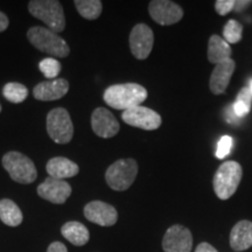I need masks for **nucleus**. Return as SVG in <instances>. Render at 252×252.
Returning <instances> with one entry per match:
<instances>
[{"label": "nucleus", "instance_id": "obj_1", "mask_svg": "<svg viewBox=\"0 0 252 252\" xmlns=\"http://www.w3.org/2000/svg\"><path fill=\"white\" fill-rule=\"evenodd\" d=\"M149 94L138 83L115 84L104 91V102L116 110H128L139 106Z\"/></svg>", "mask_w": 252, "mask_h": 252}, {"label": "nucleus", "instance_id": "obj_2", "mask_svg": "<svg viewBox=\"0 0 252 252\" xmlns=\"http://www.w3.org/2000/svg\"><path fill=\"white\" fill-rule=\"evenodd\" d=\"M27 39L36 49L54 56V59L67 58L70 53L67 42L58 33L47 27L35 26L30 28L27 32Z\"/></svg>", "mask_w": 252, "mask_h": 252}, {"label": "nucleus", "instance_id": "obj_3", "mask_svg": "<svg viewBox=\"0 0 252 252\" xmlns=\"http://www.w3.org/2000/svg\"><path fill=\"white\" fill-rule=\"evenodd\" d=\"M28 11L34 18L45 23L48 30L55 33L64 31V11L58 0H32L28 2Z\"/></svg>", "mask_w": 252, "mask_h": 252}, {"label": "nucleus", "instance_id": "obj_4", "mask_svg": "<svg viewBox=\"0 0 252 252\" xmlns=\"http://www.w3.org/2000/svg\"><path fill=\"white\" fill-rule=\"evenodd\" d=\"M243 169L236 161H226L219 167L214 176V190L220 200H228L241 184Z\"/></svg>", "mask_w": 252, "mask_h": 252}, {"label": "nucleus", "instance_id": "obj_5", "mask_svg": "<svg viewBox=\"0 0 252 252\" xmlns=\"http://www.w3.org/2000/svg\"><path fill=\"white\" fill-rule=\"evenodd\" d=\"M2 166L12 180L18 184H33L37 178L36 167L34 162L27 156L20 152L12 151V152L6 153L2 157Z\"/></svg>", "mask_w": 252, "mask_h": 252}, {"label": "nucleus", "instance_id": "obj_6", "mask_svg": "<svg viewBox=\"0 0 252 252\" xmlns=\"http://www.w3.org/2000/svg\"><path fill=\"white\" fill-rule=\"evenodd\" d=\"M138 175V163L134 159H121L106 169L105 181L116 191H124L133 185Z\"/></svg>", "mask_w": 252, "mask_h": 252}, {"label": "nucleus", "instance_id": "obj_7", "mask_svg": "<svg viewBox=\"0 0 252 252\" xmlns=\"http://www.w3.org/2000/svg\"><path fill=\"white\" fill-rule=\"evenodd\" d=\"M47 132L50 139L56 144L70 143L74 135L70 115L64 108H55L47 116Z\"/></svg>", "mask_w": 252, "mask_h": 252}, {"label": "nucleus", "instance_id": "obj_8", "mask_svg": "<svg viewBox=\"0 0 252 252\" xmlns=\"http://www.w3.org/2000/svg\"><path fill=\"white\" fill-rule=\"evenodd\" d=\"M122 119L126 124L133 127L143 128L146 131H153L161 125V116L154 110L146 106H135V108L125 110L122 113Z\"/></svg>", "mask_w": 252, "mask_h": 252}, {"label": "nucleus", "instance_id": "obj_9", "mask_svg": "<svg viewBox=\"0 0 252 252\" xmlns=\"http://www.w3.org/2000/svg\"><path fill=\"white\" fill-rule=\"evenodd\" d=\"M149 13L157 24L162 26L174 25L184 18V9L180 5L169 0H153L149 5Z\"/></svg>", "mask_w": 252, "mask_h": 252}, {"label": "nucleus", "instance_id": "obj_10", "mask_svg": "<svg viewBox=\"0 0 252 252\" xmlns=\"http://www.w3.org/2000/svg\"><path fill=\"white\" fill-rule=\"evenodd\" d=\"M154 43L153 31L145 24H138L130 33V48L138 60H146L152 52Z\"/></svg>", "mask_w": 252, "mask_h": 252}, {"label": "nucleus", "instance_id": "obj_11", "mask_svg": "<svg viewBox=\"0 0 252 252\" xmlns=\"http://www.w3.org/2000/svg\"><path fill=\"white\" fill-rule=\"evenodd\" d=\"M193 248V235L184 225L175 224L167 229L162 239L165 252H190Z\"/></svg>", "mask_w": 252, "mask_h": 252}, {"label": "nucleus", "instance_id": "obj_12", "mask_svg": "<svg viewBox=\"0 0 252 252\" xmlns=\"http://www.w3.org/2000/svg\"><path fill=\"white\" fill-rule=\"evenodd\" d=\"M84 216L88 220L100 226H112L118 220L116 208L103 201H91L88 203L84 207Z\"/></svg>", "mask_w": 252, "mask_h": 252}, {"label": "nucleus", "instance_id": "obj_13", "mask_svg": "<svg viewBox=\"0 0 252 252\" xmlns=\"http://www.w3.org/2000/svg\"><path fill=\"white\" fill-rule=\"evenodd\" d=\"M36 191L37 195L46 201L55 204H63L71 195L72 188L65 180H58L49 176L37 187Z\"/></svg>", "mask_w": 252, "mask_h": 252}, {"label": "nucleus", "instance_id": "obj_14", "mask_svg": "<svg viewBox=\"0 0 252 252\" xmlns=\"http://www.w3.org/2000/svg\"><path fill=\"white\" fill-rule=\"evenodd\" d=\"M91 127L100 138H112L119 132V123L105 108H97L91 115Z\"/></svg>", "mask_w": 252, "mask_h": 252}, {"label": "nucleus", "instance_id": "obj_15", "mask_svg": "<svg viewBox=\"0 0 252 252\" xmlns=\"http://www.w3.org/2000/svg\"><path fill=\"white\" fill-rule=\"evenodd\" d=\"M69 90V83L64 78H55L41 82L33 89V96L37 100L50 102L62 98L67 94Z\"/></svg>", "mask_w": 252, "mask_h": 252}, {"label": "nucleus", "instance_id": "obj_16", "mask_svg": "<svg viewBox=\"0 0 252 252\" xmlns=\"http://www.w3.org/2000/svg\"><path fill=\"white\" fill-rule=\"evenodd\" d=\"M235 68L236 63L232 59H229L226 61L215 65L209 82L210 91L214 94H220L226 90V88H228L230 83V80H231L232 74L235 71Z\"/></svg>", "mask_w": 252, "mask_h": 252}, {"label": "nucleus", "instance_id": "obj_17", "mask_svg": "<svg viewBox=\"0 0 252 252\" xmlns=\"http://www.w3.org/2000/svg\"><path fill=\"white\" fill-rule=\"evenodd\" d=\"M47 173L50 178L58 179V180H65L68 178H74L80 172V167L71 160L64 157L52 158L46 165Z\"/></svg>", "mask_w": 252, "mask_h": 252}, {"label": "nucleus", "instance_id": "obj_18", "mask_svg": "<svg viewBox=\"0 0 252 252\" xmlns=\"http://www.w3.org/2000/svg\"><path fill=\"white\" fill-rule=\"evenodd\" d=\"M230 247L235 251H244L252 247V222L239 220L230 232Z\"/></svg>", "mask_w": 252, "mask_h": 252}, {"label": "nucleus", "instance_id": "obj_19", "mask_svg": "<svg viewBox=\"0 0 252 252\" xmlns=\"http://www.w3.org/2000/svg\"><path fill=\"white\" fill-rule=\"evenodd\" d=\"M63 237L75 247H83L90 239V232L88 228L77 220H70L63 224L61 228Z\"/></svg>", "mask_w": 252, "mask_h": 252}, {"label": "nucleus", "instance_id": "obj_20", "mask_svg": "<svg viewBox=\"0 0 252 252\" xmlns=\"http://www.w3.org/2000/svg\"><path fill=\"white\" fill-rule=\"evenodd\" d=\"M231 47L226 43L224 39L219 35H212L208 42V60L213 64H220V63L231 59Z\"/></svg>", "mask_w": 252, "mask_h": 252}, {"label": "nucleus", "instance_id": "obj_21", "mask_svg": "<svg viewBox=\"0 0 252 252\" xmlns=\"http://www.w3.org/2000/svg\"><path fill=\"white\" fill-rule=\"evenodd\" d=\"M0 220L8 226H18L23 223L24 215L20 208L9 198L0 200Z\"/></svg>", "mask_w": 252, "mask_h": 252}, {"label": "nucleus", "instance_id": "obj_22", "mask_svg": "<svg viewBox=\"0 0 252 252\" xmlns=\"http://www.w3.org/2000/svg\"><path fill=\"white\" fill-rule=\"evenodd\" d=\"M74 4L81 17L87 20H96L102 14L103 4L99 0H75Z\"/></svg>", "mask_w": 252, "mask_h": 252}, {"label": "nucleus", "instance_id": "obj_23", "mask_svg": "<svg viewBox=\"0 0 252 252\" xmlns=\"http://www.w3.org/2000/svg\"><path fill=\"white\" fill-rule=\"evenodd\" d=\"M2 94L8 102L18 104L23 103L28 96V90L24 84L18 82H9L2 88Z\"/></svg>", "mask_w": 252, "mask_h": 252}, {"label": "nucleus", "instance_id": "obj_24", "mask_svg": "<svg viewBox=\"0 0 252 252\" xmlns=\"http://www.w3.org/2000/svg\"><path fill=\"white\" fill-rule=\"evenodd\" d=\"M251 100H252V94L250 91V88H243L239 91L237 99L232 105V111L236 115V117L238 119L243 118L250 112L251 109Z\"/></svg>", "mask_w": 252, "mask_h": 252}, {"label": "nucleus", "instance_id": "obj_25", "mask_svg": "<svg viewBox=\"0 0 252 252\" xmlns=\"http://www.w3.org/2000/svg\"><path fill=\"white\" fill-rule=\"evenodd\" d=\"M223 36L224 41L229 45L238 43L243 37V26L236 20H229L223 28Z\"/></svg>", "mask_w": 252, "mask_h": 252}, {"label": "nucleus", "instance_id": "obj_26", "mask_svg": "<svg viewBox=\"0 0 252 252\" xmlns=\"http://www.w3.org/2000/svg\"><path fill=\"white\" fill-rule=\"evenodd\" d=\"M39 69L46 78H48V80H55L59 76L60 71H61L62 65L60 61H58L54 58H46L40 61Z\"/></svg>", "mask_w": 252, "mask_h": 252}, {"label": "nucleus", "instance_id": "obj_27", "mask_svg": "<svg viewBox=\"0 0 252 252\" xmlns=\"http://www.w3.org/2000/svg\"><path fill=\"white\" fill-rule=\"evenodd\" d=\"M232 146H234V139L230 135H223L220 139L219 144H217L215 154L217 159H224V158L228 157L231 152Z\"/></svg>", "mask_w": 252, "mask_h": 252}, {"label": "nucleus", "instance_id": "obj_28", "mask_svg": "<svg viewBox=\"0 0 252 252\" xmlns=\"http://www.w3.org/2000/svg\"><path fill=\"white\" fill-rule=\"evenodd\" d=\"M235 0H217L215 2V11L220 15H226L229 12L234 11Z\"/></svg>", "mask_w": 252, "mask_h": 252}, {"label": "nucleus", "instance_id": "obj_29", "mask_svg": "<svg viewBox=\"0 0 252 252\" xmlns=\"http://www.w3.org/2000/svg\"><path fill=\"white\" fill-rule=\"evenodd\" d=\"M47 252H68V249L61 242H53L48 247Z\"/></svg>", "mask_w": 252, "mask_h": 252}, {"label": "nucleus", "instance_id": "obj_30", "mask_svg": "<svg viewBox=\"0 0 252 252\" xmlns=\"http://www.w3.org/2000/svg\"><path fill=\"white\" fill-rule=\"evenodd\" d=\"M195 252H219V251H217L212 244L203 242V243H200L197 245V248H196V250H195Z\"/></svg>", "mask_w": 252, "mask_h": 252}, {"label": "nucleus", "instance_id": "obj_31", "mask_svg": "<svg viewBox=\"0 0 252 252\" xmlns=\"http://www.w3.org/2000/svg\"><path fill=\"white\" fill-rule=\"evenodd\" d=\"M8 25H9V21H8L7 15L2 13V12H0V32H4L5 30H7Z\"/></svg>", "mask_w": 252, "mask_h": 252}, {"label": "nucleus", "instance_id": "obj_32", "mask_svg": "<svg viewBox=\"0 0 252 252\" xmlns=\"http://www.w3.org/2000/svg\"><path fill=\"white\" fill-rule=\"evenodd\" d=\"M250 4H252V1H250V0H247V1H245V0H244V1H242V0H241V1H236L234 9H235V11H237V12H241L242 9L245 8L248 5H250Z\"/></svg>", "mask_w": 252, "mask_h": 252}, {"label": "nucleus", "instance_id": "obj_33", "mask_svg": "<svg viewBox=\"0 0 252 252\" xmlns=\"http://www.w3.org/2000/svg\"><path fill=\"white\" fill-rule=\"evenodd\" d=\"M250 91H251V94H252V81L250 82Z\"/></svg>", "mask_w": 252, "mask_h": 252}, {"label": "nucleus", "instance_id": "obj_34", "mask_svg": "<svg viewBox=\"0 0 252 252\" xmlns=\"http://www.w3.org/2000/svg\"><path fill=\"white\" fill-rule=\"evenodd\" d=\"M0 112H1V104H0Z\"/></svg>", "mask_w": 252, "mask_h": 252}]
</instances>
